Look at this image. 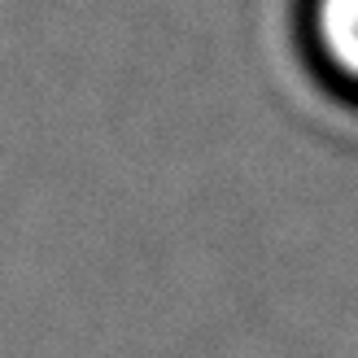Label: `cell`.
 Masks as SVG:
<instances>
[{"mask_svg": "<svg viewBox=\"0 0 358 358\" xmlns=\"http://www.w3.org/2000/svg\"><path fill=\"white\" fill-rule=\"evenodd\" d=\"M310 40L319 62L358 92V0H310Z\"/></svg>", "mask_w": 358, "mask_h": 358, "instance_id": "6da1fadb", "label": "cell"}]
</instances>
